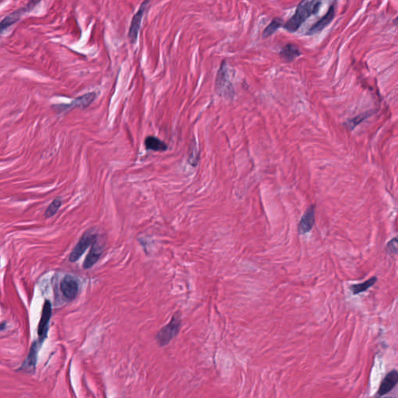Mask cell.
Here are the masks:
<instances>
[{
	"label": "cell",
	"instance_id": "obj_15",
	"mask_svg": "<svg viewBox=\"0 0 398 398\" xmlns=\"http://www.w3.org/2000/svg\"><path fill=\"white\" fill-rule=\"evenodd\" d=\"M96 96L95 93H88L87 95H83L76 99L72 104L66 105V108H80L83 109L87 108L95 101Z\"/></svg>",
	"mask_w": 398,
	"mask_h": 398
},
{
	"label": "cell",
	"instance_id": "obj_10",
	"mask_svg": "<svg viewBox=\"0 0 398 398\" xmlns=\"http://www.w3.org/2000/svg\"><path fill=\"white\" fill-rule=\"evenodd\" d=\"M38 3V2H29L25 7L19 9V10L12 13L10 15H8L6 18H4L2 21H0V34H2V32L8 29L10 26L13 25L16 22L19 20V18H21V16L25 12H27V10H32L35 7V5Z\"/></svg>",
	"mask_w": 398,
	"mask_h": 398
},
{
	"label": "cell",
	"instance_id": "obj_13",
	"mask_svg": "<svg viewBox=\"0 0 398 398\" xmlns=\"http://www.w3.org/2000/svg\"><path fill=\"white\" fill-rule=\"evenodd\" d=\"M398 382V373L397 370H392L385 377L381 383L378 394L380 396L387 395L391 390L395 388Z\"/></svg>",
	"mask_w": 398,
	"mask_h": 398
},
{
	"label": "cell",
	"instance_id": "obj_22",
	"mask_svg": "<svg viewBox=\"0 0 398 398\" xmlns=\"http://www.w3.org/2000/svg\"><path fill=\"white\" fill-rule=\"evenodd\" d=\"M387 251L391 255H396L398 254V240L396 237L392 239L387 245Z\"/></svg>",
	"mask_w": 398,
	"mask_h": 398
},
{
	"label": "cell",
	"instance_id": "obj_8",
	"mask_svg": "<svg viewBox=\"0 0 398 398\" xmlns=\"http://www.w3.org/2000/svg\"><path fill=\"white\" fill-rule=\"evenodd\" d=\"M60 289L63 296L69 301H72L76 297L79 292V284L75 278L71 275H66L60 283Z\"/></svg>",
	"mask_w": 398,
	"mask_h": 398
},
{
	"label": "cell",
	"instance_id": "obj_21",
	"mask_svg": "<svg viewBox=\"0 0 398 398\" xmlns=\"http://www.w3.org/2000/svg\"><path fill=\"white\" fill-rule=\"evenodd\" d=\"M62 206V200L60 198H56L53 202L48 206V208L44 212V216L47 218L52 217L55 216L58 209H59L60 206Z\"/></svg>",
	"mask_w": 398,
	"mask_h": 398
},
{
	"label": "cell",
	"instance_id": "obj_18",
	"mask_svg": "<svg viewBox=\"0 0 398 398\" xmlns=\"http://www.w3.org/2000/svg\"><path fill=\"white\" fill-rule=\"evenodd\" d=\"M283 27V20L282 18H275L271 20L269 25L265 27L262 32V38H267L268 37L273 35L275 31H277L280 27Z\"/></svg>",
	"mask_w": 398,
	"mask_h": 398
},
{
	"label": "cell",
	"instance_id": "obj_17",
	"mask_svg": "<svg viewBox=\"0 0 398 398\" xmlns=\"http://www.w3.org/2000/svg\"><path fill=\"white\" fill-rule=\"evenodd\" d=\"M377 280H378V279L376 276H373V277L370 278V279H368L367 281H365L364 283L351 285L350 290L352 291L353 295L360 294L362 292L367 291L369 288H371L372 286L375 285Z\"/></svg>",
	"mask_w": 398,
	"mask_h": 398
},
{
	"label": "cell",
	"instance_id": "obj_11",
	"mask_svg": "<svg viewBox=\"0 0 398 398\" xmlns=\"http://www.w3.org/2000/svg\"><path fill=\"white\" fill-rule=\"evenodd\" d=\"M40 345L41 344H40L38 341H35L33 344H31L29 353L24 360L23 365H21V368L19 369L20 370L30 373L35 372L36 369L37 361H38V354Z\"/></svg>",
	"mask_w": 398,
	"mask_h": 398
},
{
	"label": "cell",
	"instance_id": "obj_12",
	"mask_svg": "<svg viewBox=\"0 0 398 398\" xmlns=\"http://www.w3.org/2000/svg\"><path fill=\"white\" fill-rule=\"evenodd\" d=\"M103 250L104 248H103L102 244L98 242L96 239L95 242L91 245V250L83 262V268L89 269L95 265V264L100 259V256L103 254Z\"/></svg>",
	"mask_w": 398,
	"mask_h": 398
},
{
	"label": "cell",
	"instance_id": "obj_14",
	"mask_svg": "<svg viewBox=\"0 0 398 398\" xmlns=\"http://www.w3.org/2000/svg\"><path fill=\"white\" fill-rule=\"evenodd\" d=\"M301 55L300 48L295 44H288L282 48L279 52V56L285 62H291Z\"/></svg>",
	"mask_w": 398,
	"mask_h": 398
},
{
	"label": "cell",
	"instance_id": "obj_5",
	"mask_svg": "<svg viewBox=\"0 0 398 398\" xmlns=\"http://www.w3.org/2000/svg\"><path fill=\"white\" fill-rule=\"evenodd\" d=\"M149 4H150V1L143 2V3L141 4L140 7H139L138 11L135 13V15L133 16L131 24H130V28H129V34H128V38H129V41L131 42V44H135L136 42L138 36H139L141 23L143 20V16H144L147 8L149 7Z\"/></svg>",
	"mask_w": 398,
	"mask_h": 398
},
{
	"label": "cell",
	"instance_id": "obj_6",
	"mask_svg": "<svg viewBox=\"0 0 398 398\" xmlns=\"http://www.w3.org/2000/svg\"><path fill=\"white\" fill-rule=\"evenodd\" d=\"M51 318H52V304L48 300H46L43 306L42 313H41V317H40V322H39L38 329V334L39 337L38 341L40 343V344H42L47 338Z\"/></svg>",
	"mask_w": 398,
	"mask_h": 398
},
{
	"label": "cell",
	"instance_id": "obj_9",
	"mask_svg": "<svg viewBox=\"0 0 398 398\" xmlns=\"http://www.w3.org/2000/svg\"><path fill=\"white\" fill-rule=\"evenodd\" d=\"M315 223V207L310 205L303 215L298 226V232L300 235L309 233Z\"/></svg>",
	"mask_w": 398,
	"mask_h": 398
},
{
	"label": "cell",
	"instance_id": "obj_19",
	"mask_svg": "<svg viewBox=\"0 0 398 398\" xmlns=\"http://www.w3.org/2000/svg\"><path fill=\"white\" fill-rule=\"evenodd\" d=\"M199 160V150L198 149L196 142L194 139V142L190 143V148L189 151V163L193 167H196Z\"/></svg>",
	"mask_w": 398,
	"mask_h": 398
},
{
	"label": "cell",
	"instance_id": "obj_2",
	"mask_svg": "<svg viewBox=\"0 0 398 398\" xmlns=\"http://www.w3.org/2000/svg\"><path fill=\"white\" fill-rule=\"evenodd\" d=\"M215 90L219 96L226 99H233L234 88L229 77L227 62L223 61L216 76Z\"/></svg>",
	"mask_w": 398,
	"mask_h": 398
},
{
	"label": "cell",
	"instance_id": "obj_3",
	"mask_svg": "<svg viewBox=\"0 0 398 398\" xmlns=\"http://www.w3.org/2000/svg\"><path fill=\"white\" fill-rule=\"evenodd\" d=\"M181 325V317L179 312L173 314L170 323L164 326L156 334V340L160 346H165L173 340L179 333Z\"/></svg>",
	"mask_w": 398,
	"mask_h": 398
},
{
	"label": "cell",
	"instance_id": "obj_20",
	"mask_svg": "<svg viewBox=\"0 0 398 398\" xmlns=\"http://www.w3.org/2000/svg\"><path fill=\"white\" fill-rule=\"evenodd\" d=\"M373 111H370V112H365L364 113L361 114L360 115L356 116V117H353L352 119L349 120L347 122V126H348L351 130L352 129H354L357 126V125H360L361 122L364 121V120L366 119L367 117H369V116H371L373 114Z\"/></svg>",
	"mask_w": 398,
	"mask_h": 398
},
{
	"label": "cell",
	"instance_id": "obj_4",
	"mask_svg": "<svg viewBox=\"0 0 398 398\" xmlns=\"http://www.w3.org/2000/svg\"><path fill=\"white\" fill-rule=\"evenodd\" d=\"M97 239V235L92 233L91 231H87L83 237H81L79 242L76 245L75 247L72 250L70 255V262H75L80 258L81 256L84 254L89 246L95 242Z\"/></svg>",
	"mask_w": 398,
	"mask_h": 398
},
{
	"label": "cell",
	"instance_id": "obj_16",
	"mask_svg": "<svg viewBox=\"0 0 398 398\" xmlns=\"http://www.w3.org/2000/svg\"><path fill=\"white\" fill-rule=\"evenodd\" d=\"M145 146L147 150H152L155 152H164L168 150V146L155 136L146 137L144 141Z\"/></svg>",
	"mask_w": 398,
	"mask_h": 398
},
{
	"label": "cell",
	"instance_id": "obj_7",
	"mask_svg": "<svg viewBox=\"0 0 398 398\" xmlns=\"http://www.w3.org/2000/svg\"><path fill=\"white\" fill-rule=\"evenodd\" d=\"M336 2H333V3L331 4L327 13H326L325 15L322 17L318 22H316L315 23H314V24L308 29L306 35H307V36H311V35L319 33V32L323 31L324 28H326V27L333 21V19H334L335 17V5H336Z\"/></svg>",
	"mask_w": 398,
	"mask_h": 398
},
{
	"label": "cell",
	"instance_id": "obj_1",
	"mask_svg": "<svg viewBox=\"0 0 398 398\" xmlns=\"http://www.w3.org/2000/svg\"><path fill=\"white\" fill-rule=\"evenodd\" d=\"M322 4L321 1L317 0H303L300 2L296 7L294 15L283 25V28L289 32L295 33L306 19H309L311 16L318 14Z\"/></svg>",
	"mask_w": 398,
	"mask_h": 398
},
{
	"label": "cell",
	"instance_id": "obj_23",
	"mask_svg": "<svg viewBox=\"0 0 398 398\" xmlns=\"http://www.w3.org/2000/svg\"><path fill=\"white\" fill-rule=\"evenodd\" d=\"M390 398V397H389V398Z\"/></svg>",
	"mask_w": 398,
	"mask_h": 398
}]
</instances>
